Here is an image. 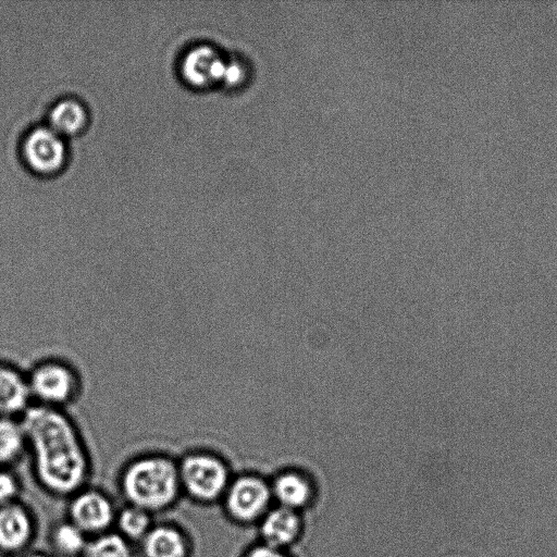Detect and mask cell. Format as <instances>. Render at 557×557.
<instances>
[{
  "label": "cell",
  "instance_id": "cell-2",
  "mask_svg": "<svg viewBox=\"0 0 557 557\" xmlns=\"http://www.w3.org/2000/svg\"><path fill=\"white\" fill-rule=\"evenodd\" d=\"M117 485L125 504L153 516L172 509L183 496L177 459L160 451L144 453L126 461Z\"/></svg>",
  "mask_w": 557,
  "mask_h": 557
},
{
  "label": "cell",
  "instance_id": "cell-10",
  "mask_svg": "<svg viewBox=\"0 0 557 557\" xmlns=\"http://www.w3.org/2000/svg\"><path fill=\"white\" fill-rule=\"evenodd\" d=\"M32 405L26 372L0 360V417L21 419Z\"/></svg>",
  "mask_w": 557,
  "mask_h": 557
},
{
  "label": "cell",
  "instance_id": "cell-3",
  "mask_svg": "<svg viewBox=\"0 0 557 557\" xmlns=\"http://www.w3.org/2000/svg\"><path fill=\"white\" fill-rule=\"evenodd\" d=\"M183 496L199 504L222 497L230 484L224 460L212 451L191 449L177 459Z\"/></svg>",
  "mask_w": 557,
  "mask_h": 557
},
{
  "label": "cell",
  "instance_id": "cell-7",
  "mask_svg": "<svg viewBox=\"0 0 557 557\" xmlns=\"http://www.w3.org/2000/svg\"><path fill=\"white\" fill-rule=\"evenodd\" d=\"M223 496L227 512L237 520L248 521L264 510L270 492L262 480L242 476L228 484Z\"/></svg>",
  "mask_w": 557,
  "mask_h": 557
},
{
  "label": "cell",
  "instance_id": "cell-5",
  "mask_svg": "<svg viewBox=\"0 0 557 557\" xmlns=\"http://www.w3.org/2000/svg\"><path fill=\"white\" fill-rule=\"evenodd\" d=\"M66 499V519L89 539L113 530L117 507L101 488L86 485Z\"/></svg>",
  "mask_w": 557,
  "mask_h": 557
},
{
  "label": "cell",
  "instance_id": "cell-13",
  "mask_svg": "<svg viewBox=\"0 0 557 557\" xmlns=\"http://www.w3.org/2000/svg\"><path fill=\"white\" fill-rule=\"evenodd\" d=\"M153 517L140 507L124 504L117 507L113 530L131 544H139L154 524Z\"/></svg>",
  "mask_w": 557,
  "mask_h": 557
},
{
  "label": "cell",
  "instance_id": "cell-19",
  "mask_svg": "<svg viewBox=\"0 0 557 557\" xmlns=\"http://www.w3.org/2000/svg\"><path fill=\"white\" fill-rule=\"evenodd\" d=\"M21 482L9 468H0V506L18 500Z\"/></svg>",
  "mask_w": 557,
  "mask_h": 557
},
{
  "label": "cell",
  "instance_id": "cell-14",
  "mask_svg": "<svg viewBox=\"0 0 557 557\" xmlns=\"http://www.w3.org/2000/svg\"><path fill=\"white\" fill-rule=\"evenodd\" d=\"M27 453V440L21 419L0 417V468L18 461Z\"/></svg>",
  "mask_w": 557,
  "mask_h": 557
},
{
  "label": "cell",
  "instance_id": "cell-21",
  "mask_svg": "<svg viewBox=\"0 0 557 557\" xmlns=\"http://www.w3.org/2000/svg\"><path fill=\"white\" fill-rule=\"evenodd\" d=\"M23 557H53V556L46 552H42V550H29L26 554H24Z\"/></svg>",
  "mask_w": 557,
  "mask_h": 557
},
{
  "label": "cell",
  "instance_id": "cell-17",
  "mask_svg": "<svg viewBox=\"0 0 557 557\" xmlns=\"http://www.w3.org/2000/svg\"><path fill=\"white\" fill-rule=\"evenodd\" d=\"M273 492L282 506L289 509L305 505L310 497L309 483L294 472H285L277 476Z\"/></svg>",
  "mask_w": 557,
  "mask_h": 557
},
{
  "label": "cell",
  "instance_id": "cell-16",
  "mask_svg": "<svg viewBox=\"0 0 557 557\" xmlns=\"http://www.w3.org/2000/svg\"><path fill=\"white\" fill-rule=\"evenodd\" d=\"M50 127L59 134L75 133L86 122V110L84 106L72 98L58 101L49 114Z\"/></svg>",
  "mask_w": 557,
  "mask_h": 557
},
{
  "label": "cell",
  "instance_id": "cell-1",
  "mask_svg": "<svg viewBox=\"0 0 557 557\" xmlns=\"http://www.w3.org/2000/svg\"><path fill=\"white\" fill-rule=\"evenodd\" d=\"M21 422L33 475L51 496L67 498L88 485L91 459L73 419L63 409L32 405Z\"/></svg>",
  "mask_w": 557,
  "mask_h": 557
},
{
  "label": "cell",
  "instance_id": "cell-9",
  "mask_svg": "<svg viewBox=\"0 0 557 557\" xmlns=\"http://www.w3.org/2000/svg\"><path fill=\"white\" fill-rule=\"evenodd\" d=\"M138 545L143 557H191L193 552L187 531L172 521L154 522Z\"/></svg>",
  "mask_w": 557,
  "mask_h": 557
},
{
  "label": "cell",
  "instance_id": "cell-8",
  "mask_svg": "<svg viewBox=\"0 0 557 557\" xmlns=\"http://www.w3.org/2000/svg\"><path fill=\"white\" fill-rule=\"evenodd\" d=\"M23 153L27 163L37 172L57 171L65 158V146L61 135L50 126L32 129L24 143Z\"/></svg>",
  "mask_w": 557,
  "mask_h": 557
},
{
  "label": "cell",
  "instance_id": "cell-4",
  "mask_svg": "<svg viewBox=\"0 0 557 557\" xmlns=\"http://www.w3.org/2000/svg\"><path fill=\"white\" fill-rule=\"evenodd\" d=\"M26 375L33 405L64 410L82 389L77 370L60 358L37 361Z\"/></svg>",
  "mask_w": 557,
  "mask_h": 557
},
{
  "label": "cell",
  "instance_id": "cell-15",
  "mask_svg": "<svg viewBox=\"0 0 557 557\" xmlns=\"http://www.w3.org/2000/svg\"><path fill=\"white\" fill-rule=\"evenodd\" d=\"M89 537L70 520L57 522L50 531V544L61 557H81Z\"/></svg>",
  "mask_w": 557,
  "mask_h": 557
},
{
  "label": "cell",
  "instance_id": "cell-20",
  "mask_svg": "<svg viewBox=\"0 0 557 557\" xmlns=\"http://www.w3.org/2000/svg\"><path fill=\"white\" fill-rule=\"evenodd\" d=\"M247 557H285L280 552H277L274 547L271 546H260L252 549Z\"/></svg>",
  "mask_w": 557,
  "mask_h": 557
},
{
  "label": "cell",
  "instance_id": "cell-12",
  "mask_svg": "<svg viewBox=\"0 0 557 557\" xmlns=\"http://www.w3.org/2000/svg\"><path fill=\"white\" fill-rule=\"evenodd\" d=\"M300 529L297 515L289 508L281 507L272 510L265 517L261 533L268 546L278 547L290 543Z\"/></svg>",
  "mask_w": 557,
  "mask_h": 557
},
{
  "label": "cell",
  "instance_id": "cell-11",
  "mask_svg": "<svg viewBox=\"0 0 557 557\" xmlns=\"http://www.w3.org/2000/svg\"><path fill=\"white\" fill-rule=\"evenodd\" d=\"M225 66L212 47L199 45L187 51L181 69L187 82L202 86L223 77Z\"/></svg>",
  "mask_w": 557,
  "mask_h": 557
},
{
  "label": "cell",
  "instance_id": "cell-18",
  "mask_svg": "<svg viewBox=\"0 0 557 557\" xmlns=\"http://www.w3.org/2000/svg\"><path fill=\"white\" fill-rule=\"evenodd\" d=\"M81 557H134L133 544L112 530L90 537Z\"/></svg>",
  "mask_w": 557,
  "mask_h": 557
},
{
  "label": "cell",
  "instance_id": "cell-6",
  "mask_svg": "<svg viewBox=\"0 0 557 557\" xmlns=\"http://www.w3.org/2000/svg\"><path fill=\"white\" fill-rule=\"evenodd\" d=\"M36 533V517L27 505L16 500L0 506V550L12 555L26 554Z\"/></svg>",
  "mask_w": 557,
  "mask_h": 557
}]
</instances>
